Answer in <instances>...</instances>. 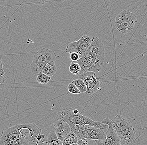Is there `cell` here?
<instances>
[{"instance_id":"6da1fadb","label":"cell","mask_w":147,"mask_h":145,"mask_svg":"<svg viewBox=\"0 0 147 145\" xmlns=\"http://www.w3.org/2000/svg\"><path fill=\"white\" fill-rule=\"evenodd\" d=\"M92 39L87 52L78 61L81 67L80 74L88 71L98 73L103 66L105 59L103 44L97 37H93Z\"/></svg>"},{"instance_id":"7a4b0ae2","label":"cell","mask_w":147,"mask_h":145,"mask_svg":"<svg viewBox=\"0 0 147 145\" xmlns=\"http://www.w3.org/2000/svg\"><path fill=\"white\" fill-rule=\"evenodd\" d=\"M40 134L42 131L35 124H19L2 131L0 140H16L22 145H29L31 142L36 143L37 137Z\"/></svg>"},{"instance_id":"3957f363","label":"cell","mask_w":147,"mask_h":145,"mask_svg":"<svg viewBox=\"0 0 147 145\" xmlns=\"http://www.w3.org/2000/svg\"><path fill=\"white\" fill-rule=\"evenodd\" d=\"M56 120L67 123L70 127L76 125H82L84 127L85 125H88L104 130H107L108 127V125L93 120L90 118L82 115L80 112L75 113L73 110L69 109H64L58 112Z\"/></svg>"},{"instance_id":"277c9868","label":"cell","mask_w":147,"mask_h":145,"mask_svg":"<svg viewBox=\"0 0 147 145\" xmlns=\"http://www.w3.org/2000/svg\"><path fill=\"white\" fill-rule=\"evenodd\" d=\"M120 139V145H132L136 139V130L128 120L117 114L111 120Z\"/></svg>"},{"instance_id":"5b68a950","label":"cell","mask_w":147,"mask_h":145,"mask_svg":"<svg viewBox=\"0 0 147 145\" xmlns=\"http://www.w3.org/2000/svg\"><path fill=\"white\" fill-rule=\"evenodd\" d=\"M57 54L52 50L43 48L35 53L33 61L31 64L32 72L35 75H37L41 72L43 66L48 63L55 61Z\"/></svg>"},{"instance_id":"8992f818","label":"cell","mask_w":147,"mask_h":145,"mask_svg":"<svg viewBox=\"0 0 147 145\" xmlns=\"http://www.w3.org/2000/svg\"><path fill=\"white\" fill-rule=\"evenodd\" d=\"M71 131L77 135L78 139L86 141L91 140H105L106 135L104 130L94 127H83L76 125L70 127Z\"/></svg>"},{"instance_id":"52a82bcc","label":"cell","mask_w":147,"mask_h":145,"mask_svg":"<svg viewBox=\"0 0 147 145\" xmlns=\"http://www.w3.org/2000/svg\"><path fill=\"white\" fill-rule=\"evenodd\" d=\"M137 22V16L135 14L129 10H124L115 17V27L122 34H127L133 30Z\"/></svg>"},{"instance_id":"ba28073f","label":"cell","mask_w":147,"mask_h":145,"mask_svg":"<svg viewBox=\"0 0 147 145\" xmlns=\"http://www.w3.org/2000/svg\"><path fill=\"white\" fill-rule=\"evenodd\" d=\"M92 39V38L88 36H82L78 41L69 43L65 49V51L69 54L76 52L80 58L88 50L91 44Z\"/></svg>"},{"instance_id":"9c48e42d","label":"cell","mask_w":147,"mask_h":145,"mask_svg":"<svg viewBox=\"0 0 147 145\" xmlns=\"http://www.w3.org/2000/svg\"><path fill=\"white\" fill-rule=\"evenodd\" d=\"M78 78L82 79L87 87L85 94L88 96H91L97 90H101L100 81V78L96 73L88 71L79 74Z\"/></svg>"},{"instance_id":"30bf717a","label":"cell","mask_w":147,"mask_h":145,"mask_svg":"<svg viewBox=\"0 0 147 145\" xmlns=\"http://www.w3.org/2000/svg\"><path fill=\"white\" fill-rule=\"evenodd\" d=\"M102 123L108 125V129L105 132L106 138L105 140H95L96 145H120V139L113 127L111 120L105 118Z\"/></svg>"},{"instance_id":"8fae6325","label":"cell","mask_w":147,"mask_h":145,"mask_svg":"<svg viewBox=\"0 0 147 145\" xmlns=\"http://www.w3.org/2000/svg\"><path fill=\"white\" fill-rule=\"evenodd\" d=\"M53 129L57 136L62 141L65 137L71 131L68 124L61 120L55 122L53 125Z\"/></svg>"},{"instance_id":"7c38bea8","label":"cell","mask_w":147,"mask_h":145,"mask_svg":"<svg viewBox=\"0 0 147 145\" xmlns=\"http://www.w3.org/2000/svg\"><path fill=\"white\" fill-rule=\"evenodd\" d=\"M57 71V68L55 61H51L46 64L42 68L41 72L51 77L55 74Z\"/></svg>"},{"instance_id":"4fadbf2b","label":"cell","mask_w":147,"mask_h":145,"mask_svg":"<svg viewBox=\"0 0 147 145\" xmlns=\"http://www.w3.org/2000/svg\"><path fill=\"white\" fill-rule=\"evenodd\" d=\"M41 142L46 144L47 145H62V141H61L57 136L54 131L50 132L48 135L47 141H43L41 140Z\"/></svg>"},{"instance_id":"5bb4252c","label":"cell","mask_w":147,"mask_h":145,"mask_svg":"<svg viewBox=\"0 0 147 145\" xmlns=\"http://www.w3.org/2000/svg\"><path fill=\"white\" fill-rule=\"evenodd\" d=\"M78 138L74 132L71 131L65 137L63 141L62 145H70L77 144Z\"/></svg>"},{"instance_id":"9a60e30c","label":"cell","mask_w":147,"mask_h":145,"mask_svg":"<svg viewBox=\"0 0 147 145\" xmlns=\"http://www.w3.org/2000/svg\"><path fill=\"white\" fill-rule=\"evenodd\" d=\"M71 83H73L77 87L81 93H85L87 91V86L82 79L78 78L74 80Z\"/></svg>"},{"instance_id":"2e32d148","label":"cell","mask_w":147,"mask_h":145,"mask_svg":"<svg viewBox=\"0 0 147 145\" xmlns=\"http://www.w3.org/2000/svg\"><path fill=\"white\" fill-rule=\"evenodd\" d=\"M51 80V77L42 72L38 73L36 78V81L38 84H46Z\"/></svg>"},{"instance_id":"e0dca14e","label":"cell","mask_w":147,"mask_h":145,"mask_svg":"<svg viewBox=\"0 0 147 145\" xmlns=\"http://www.w3.org/2000/svg\"><path fill=\"white\" fill-rule=\"evenodd\" d=\"M69 71L74 75L80 74L81 71L80 66L77 63H71L69 67Z\"/></svg>"},{"instance_id":"ac0fdd59","label":"cell","mask_w":147,"mask_h":145,"mask_svg":"<svg viewBox=\"0 0 147 145\" xmlns=\"http://www.w3.org/2000/svg\"><path fill=\"white\" fill-rule=\"evenodd\" d=\"M67 88L69 92L71 94L78 95V94L81 93L77 87L72 83H71L69 84Z\"/></svg>"},{"instance_id":"d6986e66","label":"cell","mask_w":147,"mask_h":145,"mask_svg":"<svg viewBox=\"0 0 147 145\" xmlns=\"http://www.w3.org/2000/svg\"><path fill=\"white\" fill-rule=\"evenodd\" d=\"M6 78V75L3 70V65L0 59V85L4 83Z\"/></svg>"},{"instance_id":"ffe728a7","label":"cell","mask_w":147,"mask_h":145,"mask_svg":"<svg viewBox=\"0 0 147 145\" xmlns=\"http://www.w3.org/2000/svg\"><path fill=\"white\" fill-rule=\"evenodd\" d=\"M32 3L38 4H44L50 1L51 0H28Z\"/></svg>"},{"instance_id":"44dd1931","label":"cell","mask_w":147,"mask_h":145,"mask_svg":"<svg viewBox=\"0 0 147 145\" xmlns=\"http://www.w3.org/2000/svg\"><path fill=\"white\" fill-rule=\"evenodd\" d=\"M70 58L71 60L73 61H76L80 59V56L79 54L76 52H72L70 55Z\"/></svg>"},{"instance_id":"7402d4cb","label":"cell","mask_w":147,"mask_h":145,"mask_svg":"<svg viewBox=\"0 0 147 145\" xmlns=\"http://www.w3.org/2000/svg\"><path fill=\"white\" fill-rule=\"evenodd\" d=\"M77 144L78 145H89L88 141L80 139H78Z\"/></svg>"},{"instance_id":"603a6c76","label":"cell","mask_w":147,"mask_h":145,"mask_svg":"<svg viewBox=\"0 0 147 145\" xmlns=\"http://www.w3.org/2000/svg\"><path fill=\"white\" fill-rule=\"evenodd\" d=\"M78 145V144H71V145Z\"/></svg>"}]
</instances>
